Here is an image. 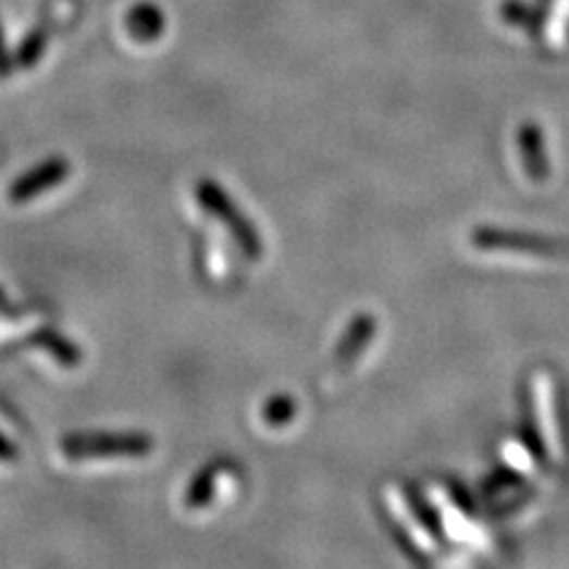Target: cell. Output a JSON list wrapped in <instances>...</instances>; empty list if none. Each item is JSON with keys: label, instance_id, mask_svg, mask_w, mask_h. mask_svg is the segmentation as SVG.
<instances>
[{"label": "cell", "instance_id": "obj_1", "mask_svg": "<svg viewBox=\"0 0 569 569\" xmlns=\"http://www.w3.org/2000/svg\"><path fill=\"white\" fill-rule=\"evenodd\" d=\"M152 446L150 436L138 432H76L62 440V452L72 460L140 458Z\"/></svg>", "mask_w": 569, "mask_h": 569}, {"label": "cell", "instance_id": "obj_2", "mask_svg": "<svg viewBox=\"0 0 569 569\" xmlns=\"http://www.w3.org/2000/svg\"><path fill=\"white\" fill-rule=\"evenodd\" d=\"M67 176H70V162L64 160V157H50V160L36 164L10 185V193H8L10 202L15 205L29 202L34 197L44 195L46 190L55 188V185H60Z\"/></svg>", "mask_w": 569, "mask_h": 569}, {"label": "cell", "instance_id": "obj_3", "mask_svg": "<svg viewBox=\"0 0 569 569\" xmlns=\"http://www.w3.org/2000/svg\"><path fill=\"white\" fill-rule=\"evenodd\" d=\"M24 344H26V347H38V349L48 351L52 359H55L64 368H76L84 359L82 349H78L74 342H70L67 337L58 333V330H52V327H38L36 333H32L29 337L24 339Z\"/></svg>", "mask_w": 569, "mask_h": 569}, {"label": "cell", "instance_id": "obj_4", "mask_svg": "<svg viewBox=\"0 0 569 569\" xmlns=\"http://www.w3.org/2000/svg\"><path fill=\"white\" fill-rule=\"evenodd\" d=\"M46 46H48V34H46V29H41V26H36L34 32L26 34V38L17 48V58H15L17 67L20 70H32L34 64L41 62Z\"/></svg>", "mask_w": 569, "mask_h": 569}, {"label": "cell", "instance_id": "obj_5", "mask_svg": "<svg viewBox=\"0 0 569 569\" xmlns=\"http://www.w3.org/2000/svg\"><path fill=\"white\" fill-rule=\"evenodd\" d=\"M160 26H162L160 12L152 8H138L131 12V17H128V29L134 32V36H138L140 41H148V38L157 36Z\"/></svg>", "mask_w": 569, "mask_h": 569}, {"label": "cell", "instance_id": "obj_6", "mask_svg": "<svg viewBox=\"0 0 569 569\" xmlns=\"http://www.w3.org/2000/svg\"><path fill=\"white\" fill-rule=\"evenodd\" d=\"M15 70V58L10 55L8 44H5V34H3V24H0V78H8Z\"/></svg>", "mask_w": 569, "mask_h": 569}, {"label": "cell", "instance_id": "obj_7", "mask_svg": "<svg viewBox=\"0 0 569 569\" xmlns=\"http://www.w3.org/2000/svg\"><path fill=\"white\" fill-rule=\"evenodd\" d=\"M0 460H3V462H15L17 460V446L12 444L3 432H0Z\"/></svg>", "mask_w": 569, "mask_h": 569}, {"label": "cell", "instance_id": "obj_8", "mask_svg": "<svg viewBox=\"0 0 569 569\" xmlns=\"http://www.w3.org/2000/svg\"><path fill=\"white\" fill-rule=\"evenodd\" d=\"M0 313H15V309L10 307V301H8L3 289H0Z\"/></svg>", "mask_w": 569, "mask_h": 569}]
</instances>
